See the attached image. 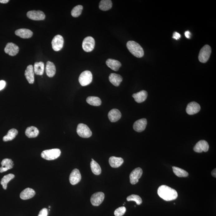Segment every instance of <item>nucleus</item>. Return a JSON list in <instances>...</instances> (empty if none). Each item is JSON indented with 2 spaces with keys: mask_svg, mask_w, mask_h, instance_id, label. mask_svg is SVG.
<instances>
[{
  "mask_svg": "<svg viewBox=\"0 0 216 216\" xmlns=\"http://www.w3.org/2000/svg\"><path fill=\"white\" fill-rule=\"evenodd\" d=\"M157 193L161 198L167 201L176 199L178 197V193L175 190L165 185L159 187Z\"/></svg>",
  "mask_w": 216,
  "mask_h": 216,
  "instance_id": "obj_1",
  "label": "nucleus"
},
{
  "mask_svg": "<svg viewBox=\"0 0 216 216\" xmlns=\"http://www.w3.org/2000/svg\"><path fill=\"white\" fill-rule=\"evenodd\" d=\"M127 48L134 56L138 58L142 57L144 55L143 49L138 43L134 41H129L127 44Z\"/></svg>",
  "mask_w": 216,
  "mask_h": 216,
  "instance_id": "obj_2",
  "label": "nucleus"
},
{
  "mask_svg": "<svg viewBox=\"0 0 216 216\" xmlns=\"http://www.w3.org/2000/svg\"><path fill=\"white\" fill-rule=\"evenodd\" d=\"M61 151L58 149L46 150L43 151L41 154V156L46 160H53L60 156Z\"/></svg>",
  "mask_w": 216,
  "mask_h": 216,
  "instance_id": "obj_3",
  "label": "nucleus"
},
{
  "mask_svg": "<svg viewBox=\"0 0 216 216\" xmlns=\"http://www.w3.org/2000/svg\"><path fill=\"white\" fill-rule=\"evenodd\" d=\"M211 53V47L208 45H206L200 50L199 55V60L201 63H206L209 59Z\"/></svg>",
  "mask_w": 216,
  "mask_h": 216,
  "instance_id": "obj_4",
  "label": "nucleus"
},
{
  "mask_svg": "<svg viewBox=\"0 0 216 216\" xmlns=\"http://www.w3.org/2000/svg\"><path fill=\"white\" fill-rule=\"evenodd\" d=\"M77 132L78 135L82 138H89L92 135V132L89 128L83 123L79 124L78 125Z\"/></svg>",
  "mask_w": 216,
  "mask_h": 216,
  "instance_id": "obj_5",
  "label": "nucleus"
},
{
  "mask_svg": "<svg viewBox=\"0 0 216 216\" xmlns=\"http://www.w3.org/2000/svg\"><path fill=\"white\" fill-rule=\"evenodd\" d=\"M93 80V75L91 71L85 70L80 74L79 80L80 84L82 86L89 85Z\"/></svg>",
  "mask_w": 216,
  "mask_h": 216,
  "instance_id": "obj_6",
  "label": "nucleus"
},
{
  "mask_svg": "<svg viewBox=\"0 0 216 216\" xmlns=\"http://www.w3.org/2000/svg\"><path fill=\"white\" fill-rule=\"evenodd\" d=\"M95 46V41L91 36H87L84 39L82 44L83 50L86 52H90L94 50Z\"/></svg>",
  "mask_w": 216,
  "mask_h": 216,
  "instance_id": "obj_7",
  "label": "nucleus"
},
{
  "mask_svg": "<svg viewBox=\"0 0 216 216\" xmlns=\"http://www.w3.org/2000/svg\"><path fill=\"white\" fill-rule=\"evenodd\" d=\"M64 44V39L60 35H57L54 37L52 41V48L56 51L61 50Z\"/></svg>",
  "mask_w": 216,
  "mask_h": 216,
  "instance_id": "obj_8",
  "label": "nucleus"
},
{
  "mask_svg": "<svg viewBox=\"0 0 216 216\" xmlns=\"http://www.w3.org/2000/svg\"><path fill=\"white\" fill-rule=\"evenodd\" d=\"M142 174V170L141 168H137L134 169L130 175V181L131 184L135 185L137 183Z\"/></svg>",
  "mask_w": 216,
  "mask_h": 216,
  "instance_id": "obj_9",
  "label": "nucleus"
},
{
  "mask_svg": "<svg viewBox=\"0 0 216 216\" xmlns=\"http://www.w3.org/2000/svg\"><path fill=\"white\" fill-rule=\"evenodd\" d=\"M26 15L29 19L34 21L43 20L46 18L44 13L41 11H29Z\"/></svg>",
  "mask_w": 216,
  "mask_h": 216,
  "instance_id": "obj_10",
  "label": "nucleus"
},
{
  "mask_svg": "<svg viewBox=\"0 0 216 216\" xmlns=\"http://www.w3.org/2000/svg\"><path fill=\"white\" fill-rule=\"evenodd\" d=\"M104 198V194L101 192H97L92 195L91 202L92 205L98 206L103 203Z\"/></svg>",
  "mask_w": 216,
  "mask_h": 216,
  "instance_id": "obj_11",
  "label": "nucleus"
},
{
  "mask_svg": "<svg viewBox=\"0 0 216 216\" xmlns=\"http://www.w3.org/2000/svg\"><path fill=\"white\" fill-rule=\"evenodd\" d=\"M19 46L16 45L12 43H9L7 44L5 48V52L11 56L16 55L19 52Z\"/></svg>",
  "mask_w": 216,
  "mask_h": 216,
  "instance_id": "obj_12",
  "label": "nucleus"
},
{
  "mask_svg": "<svg viewBox=\"0 0 216 216\" xmlns=\"http://www.w3.org/2000/svg\"><path fill=\"white\" fill-rule=\"evenodd\" d=\"M200 107L198 103L195 102H192L188 104L186 108V112L190 115H193L199 112Z\"/></svg>",
  "mask_w": 216,
  "mask_h": 216,
  "instance_id": "obj_13",
  "label": "nucleus"
},
{
  "mask_svg": "<svg viewBox=\"0 0 216 216\" xmlns=\"http://www.w3.org/2000/svg\"><path fill=\"white\" fill-rule=\"evenodd\" d=\"M81 179V174L79 170L75 169L72 170L70 176V181L72 185H75L80 181Z\"/></svg>",
  "mask_w": 216,
  "mask_h": 216,
  "instance_id": "obj_14",
  "label": "nucleus"
},
{
  "mask_svg": "<svg viewBox=\"0 0 216 216\" xmlns=\"http://www.w3.org/2000/svg\"><path fill=\"white\" fill-rule=\"evenodd\" d=\"M209 145L208 142L204 140H200L197 142L194 146V151L197 152L208 151Z\"/></svg>",
  "mask_w": 216,
  "mask_h": 216,
  "instance_id": "obj_15",
  "label": "nucleus"
},
{
  "mask_svg": "<svg viewBox=\"0 0 216 216\" xmlns=\"http://www.w3.org/2000/svg\"><path fill=\"white\" fill-rule=\"evenodd\" d=\"M147 120L146 118H142L137 120L134 123L133 128L137 132H142L145 130Z\"/></svg>",
  "mask_w": 216,
  "mask_h": 216,
  "instance_id": "obj_16",
  "label": "nucleus"
},
{
  "mask_svg": "<svg viewBox=\"0 0 216 216\" xmlns=\"http://www.w3.org/2000/svg\"><path fill=\"white\" fill-rule=\"evenodd\" d=\"M25 75L26 80L30 84H33L35 81L34 72L32 65H29L26 68Z\"/></svg>",
  "mask_w": 216,
  "mask_h": 216,
  "instance_id": "obj_17",
  "label": "nucleus"
},
{
  "mask_svg": "<svg viewBox=\"0 0 216 216\" xmlns=\"http://www.w3.org/2000/svg\"><path fill=\"white\" fill-rule=\"evenodd\" d=\"M1 164L2 166L0 167L1 173L12 169L14 166L13 162L11 159H4L1 162Z\"/></svg>",
  "mask_w": 216,
  "mask_h": 216,
  "instance_id": "obj_18",
  "label": "nucleus"
},
{
  "mask_svg": "<svg viewBox=\"0 0 216 216\" xmlns=\"http://www.w3.org/2000/svg\"><path fill=\"white\" fill-rule=\"evenodd\" d=\"M15 35L23 39H29L32 37L33 32L31 31L26 29L17 30L15 32Z\"/></svg>",
  "mask_w": 216,
  "mask_h": 216,
  "instance_id": "obj_19",
  "label": "nucleus"
},
{
  "mask_svg": "<svg viewBox=\"0 0 216 216\" xmlns=\"http://www.w3.org/2000/svg\"><path fill=\"white\" fill-rule=\"evenodd\" d=\"M35 194L34 190L30 188H27L22 192L20 197L22 200L29 199L33 197Z\"/></svg>",
  "mask_w": 216,
  "mask_h": 216,
  "instance_id": "obj_20",
  "label": "nucleus"
},
{
  "mask_svg": "<svg viewBox=\"0 0 216 216\" xmlns=\"http://www.w3.org/2000/svg\"><path fill=\"white\" fill-rule=\"evenodd\" d=\"M108 118L111 122H117L121 118V113L118 109H113L108 113Z\"/></svg>",
  "mask_w": 216,
  "mask_h": 216,
  "instance_id": "obj_21",
  "label": "nucleus"
},
{
  "mask_svg": "<svg viewBox=\"0 0 216 216\" xmlns=\"http://www.w3.org/2000/svg\"><path fill=\"white\" fill-rule=\"evenodd\" d=\"M147 93L144 90L132 94V97L138 103H141L145 101L147 97Z\"/></svg>",
  "mask_w": 216,
  "mask_h": 216,
  "instance_id": "obj_22",
  "label": "nucleus"
},
{
  "mask_svg": "<svg viewBox=\"0 0 216 216\" xmlns=\"http://www.w3.org/2000/svg\"><path fill=\"white\" fill-rule=\"evenodd\" d=\"M106 63L108 67L115 71H118L121 66V63L118 60H115V59H107Z\"/></svg>",
  "mask_w": 216,
  "mask_h": 216,
  "instance_id": "obj_23",
  "label": "nucleus"
},
{
  "mask_svg": "<svg viewBox=\"0 0 216 216\" xmlns=\"http://www.w3.org/2000/svg\"><path fill=\"white\" fill-rule=\"evenodd\" d=\"M109 80L113 85L118 87L122 81V78L119 74L111 73L109 76Z\"/></svg>",
  "mask_w": 216,
  "mask_h": 216,
  "instance_id": "obj_24",
  "label": "nucleus"
},
{
  "mask_svg": "<svg viewBox=\"0 0 216 216\" xmlns=\"http://www.w3.org/2000/svg\"><path fill=\"white\" fill-rule=\"evenodd\" d=\"M124 160L122 158L111 156L109 159L110 166L113 168H118L121 166L123 163Z\"/></svg>",
  "mask_w": 216,
  "mask_h": 216,
  "instance_id": "obj_25",
  "label": "nucleus"
},
{
  "mask_svg": "<svg viewBox=\"0 0 216 216\" xmlns=\"http://www.w3.org/2000/svg\"><path fill=\"white\" fill-rule=\"evenodd\" d=\"M46 73L47 75L49 77H53L55 74V66L52 62L49 61L46 63Z\"/></svg>",
  "mask_w": 216,
  "mask_h": 216,
  "instance_id": "obj_26",
  "label": "nucleus"
},
{
  "mask_svg": "<svg viewBox=\"0 0 216 216\" xmlns=\"http://www.w3.org/2000/svg\"><path fill=\"white\" fill-rule=\"evenodd\" d=\"M39 134V130L36 127L34 126L29 127L25 131V135L29 138L36 137Z\"/></svg>",
  "mask_w": 216,
  "mask_h": 216,
  "instance_id": "obj_27",
  "label": "nucleus"
},
{
  "mask_svg": "<svg viewBox=\"0 0 216 216\" xmlns=\"http://www.w3.org/2000/svg\"><path fill=\"white\" fill-rule=\"evenodd\" d=\"M34 71L36 75H42L44 71V64L43 62H36L34 66Z\"/></svg>",
  "mask_w": 216,
  "mask_h": 216,
  "instance_id": "obj_28",
  "label": "nucleus"
},
{
  "mask_svg": "<svg viewBox=\"0 0 216 216\" xmlns=\"http://www.w3.org/2000/svg\"><path fill=\"white\" fill-rule=\"evenodd\" d=\"M18 131L15 128H12L8 131L7 134L3 138V141L5 142L11 141L15 139L18 135Z\"/></svg>",
  "mask_w": 216,
  "mask_h": 216,
  "instance_id": "obj_29",
  "label": "nucleus"
},
{
  "mask_svg": "<svg viewBox=\"0 0 216 216\" xmlns=\"http://www.w3.org/2000/svg\"><path fill=\"white\" fill-rule=\"evenodd\" d=\"M112 7V2L111 0H102L99 5V8L102 11L109 10Z\"/></svg>",
  "mask_w": 216,
  "mask_h": 216,
  "instance_id": "obj_30",
  "label": "nucleus"
},
{
  "mask_svg": "<svg viewBox=\"0 0 216 216\" xmlns=\"http://www.w3.org/2000/svg\"><path fill=\"white\" fill-rule=\"evenodd\" d=\"M15 177V175L12 174H9L3 176V177L1 179V184L4 190H6L8 182L12 180Z\"/></svg>",
  "mask_w": 216,
  "mask_h": 216,
  "instance_id": "obj_31",
  "label": "nucleus"
},
{
  "mask_svg": "<svg viewBox=\"0 0 216 216\" xmlns=\"http://www.w3.org/2000/svg\"><path fill=\"white\" fill-rule=\"evenodd\" d=\"M87 102L90 105L98 106L101 104V99L97 97H89L87 98Z\"/></svg>",
  "mask_w": 216,
  "mask_h": 216,
  "instance_id": "obj_32",
  "label": "nucleus"
},
{
  "mask_svg": "<svg viewBox=\"0 0 216 216\" xmlns=\"http://www.w3.org/2000/svg\"><path fill=\"white\" fill-rule=\"evenodd\" d=\"M172 168H173L174 173L178 177H187L189 175V173H188V172L183 169L176 167V166H173Z\"/></svg>",
  "mask_w": 216,
  "mask_h": 216,
  "instance_id": "obj_33",
  "label": "nucleus"
},
{
  "mask_svg": "<svg viewBox=\"0 0 216 216\" xmlns=\"http://www.w3.org/2000/svg\"><path fill=\"white\" fill-rule=\"evenodd\" d=\"M91 167L92 171L94 175H99L101 173V169L98 164L95 161H91Z\"/></svg>",
  "mask_w": 216,
  "mask_h": 216,
  "instance_id": "obj_34",
  "label": "nucleus"
},
{
  "mask_svg": "<svg viewBox=\"0 0 216 216\" xmlns=\"http://www.w3.org/2000/svg\"><path fill=\"white\" fill-rule=\"evenodd\" d=\"M83 7L82 5H78L75 7L71 11L72 16L74 17H77L80 16L82 12Z\"/></svg>",
  "mask_w": 216,
  "mask_h": 216,
  "instance_id": "obj_35",
  "label": "nucleus"
},
{
  "mask_svg": "<svg viewBox=\"0 0 216 216\" xmlns=\"http://www.w3.org/2000/svg\"><path fill=\"white\" fill-rule=\"evenodd\" d=\"M127 200L128 201H135L138 205H140L142 203V198L136 194L131 195L127 197Z\"/></svg>",
  "mask_w": 216,
  "mask_h": 216,
  "instance_id": "obj_36",
  "label": "nucleus"
},
{
  "mask_svg": "<svg viewBox=\"0 0 216 216\" xmlns=\"http://www.w3.org/2000/svg\"><path fill=\"white\" fill-rule=\"evenodd\" d=\"M126 209L125 207H120L115 210L114 214L115 216H122L125 214Z\"/></svg>",
  "mask_w": 216,
  "mask_h": 216,
  "instance_id": "obj_37",
  "label": "nucleus"
},
{
  "mask_svg": "<svg viewBox=\"0 0 216 216\" xmlns=\"http://www.w3.org/2000/svg\"><path fill=\"white\" fill-rule=\"evenodd\" d=\"M48 210L46 208H43L39 212L38 216H47Z\"/></svg>",
  "mask_w": 216,
  "mask_h": 216,
  "instance_id": "obj_38",
  "label": "nucleus"
},
{
  "mask_svg": "<svg viewBox=\"0 0 216 216\" xmlns=\"http://www.w3.org/2000/svg\"><path fill=\"white\" fill-rule=\"evenodd\" d=\"M6 83L5 80H0V91L2 90L5 88Z\"/></svg>",
  "mask_w": 216,
  "mask_h": 216,
  "instance_id": "obj_39",
  "label": "nucleus"
},
{
  "mask_svg": "<svg viewBox=\"0 0 216 216\" xmlns=\"http://www.w3.org/2000/svg\"><path fill=\"white\" fill-rule=\"evenodd\" d=\"M173 38L176 40H178L180 38V35L178 32H174Z\"/></svg>",
  "mask_w": 216,
  "mask_h": 216,
  "instance_id": "obj_40",
  "label": "nucleus"
},
{
  "mask_svg": "<svg viewBox=\"0 0 216 216\" xmlns=\"http://www.w3.org/2000/svg\"><path fill=\"white\" fill-rule=\"evenodd\" d=\"M185 34L186 37L188 38V39H190V33L189 31H187L185 32Z\"/></svg>",
  "mask_w": 216,
  "mask_h": 216,
  "instance_id": "obj_41",
  "label": "nucleus"
},
{
  "mask_svg": "<svg viewBox=\"0 0 216 216\" xmlns=\"http://www.w3.org/2000/svg\"><path fill=\"white\" fill-rule=\"evenodd\" d=\"M211 174L213 176L216 178V169H214V170L212 171L211 172Z\"/></svg>",
  "mask_w": 216,
  "mask_h": 216,
  "instance_id": "obj_42",
  "label": "nucleus"
},
{
  "mask_svg": "<svg viewBox=\"0 0 216 216\" xmlns=\"http://www.w3.org/2000/svg\"><path fill=\"white\" fill-rule=\"evenodd\" d=\"M8 2H9L8 0H0V2L2 3H7Z\"/></svg>",
  "mask_w": 216,
  "mask_h": 216,
  "instance_id": "obj_43",
  "label": "nucleus"
},
{
  "mask_svg": "<svg viewBox=\"0 0 216 216\" xmlns=\"http://www.w3.org/2000/svg\"><path fill=\"white\" fill-rule=\"evenodd\" d=\"M49 208H50V206H49Z\"/></svg>",
  "mask_w": 216,
  "mask_h": 216,
  "instance_id": "obj_44",
  "label": "nucleus"
}]
</instances>
